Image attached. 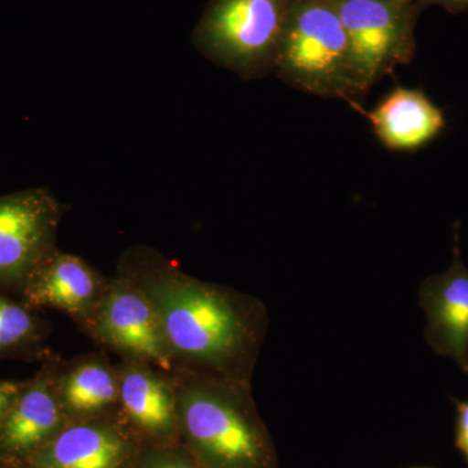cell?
Segmentation results:
<instances>
[{
  "instance_id": "14",
  "label": "cell",
  "mask_w": 468,
  "mask_h": 468,
  "mask_svg": "<svg viewBox=\"0 0 468 468\" xmlns=\"http://www.w3.org/2000/svg\"><path fill=\"white\" fill-rule=\"evenodd\" d=\"M57 390L68 423L101 418L119 409V372L101 356L58 367Z\"/></svg>"
},
{
  "instance_id": "1",
  "label": "cell",
  "mask_w": 468,
  "mask_h": 468,
  "mask_svg": "<svg viewBox=\"0 0 468 468\" xmlns=\"http://www.w3.org/2000/svg\"><path fill=\"white\" fill-rule=\"evenodd\" d=\"M116 273L131 280L149 298L175 372L251 384L270 323L260 300L187 275L175 261L147 246L126 250Z\"/></svg>"
},
{
  "instance_id": "11",
  "label": "cell",
  "mask_w": 468,
  "mask_h": 468,
  "mask_svg": "<svg viewBox=\"0 0 468 468\" xmlns=\"http://www.w3.org/2000/svg\"><path fill=\"white\" fill-rule=\"evenodd\" d=\"M119 372V410L144 435L165 440L180 433L177 393L171 372L146 363L122 360Z\"/></svg>"
},
{
  "instance_id": "15",
  "label": "cell",
  "mask_w": 468,
  "mask_h": 468,
  "mask_svg": "<svg viewBox=\"0 0 468 468\" xmlns=\"http://www.w3.org/2000/svg\"><path fill=\"white\" fill-rule=\"evenodd\" d=\"M43 324L30 311L0 292V358L27 353L41 344Z\"/></svg>"
},
{
  "instance_id": "10",
  "label": "cell",
  "mask_w": 468,
  "mask_h": 468,
  "mask_svg": "<svg viewBox=\"0 0 468 468\" xmlns=\"http://www.w3.org/2000/svg\"><path fill=\"white\" fill-rule=\"evenodd\" d=\"M58 365L48 363L24 383L0 427V451L33 455L68 423L57 390Z\"/></svg>"
},
{
  "instance_id": "9",
  "label": "cell",
  "mask_w": 468,
  "mask_h": 468,
  "mask_svg": "<svg viewBox=\"0 0 468 468\" xmlns=\"http://www.w3.org/2000/svg\"><path fill=\"white\" fill-rule=\"evenodd\" d=\"M109 279L82 258L55 251L23 291L29 307H50L84 325L100 303Z\"/></svg>"
},
{
  "instance_id": "17",
  "label": "cell",
  "mask_w": 468,
  "mask_h": 468,
  "mask_svg": "<svg viewBox=\"0 0 468 468\" xmlns=\"http://www.w3.org/2000/svg\"><path fill=\"white\" fill-rule=\"evenodd\" d=\"M455 406V446L468 463V401L452 399Z\"/></svg>"
},
{
  "instance_id": "13",
  "label": "cell",
  "mask_w": 468,
  "mask_h": 468,
  "mask_svg": "<svg viewBox=\"0 0 468 468\" xmlns=\"http://www.w3.org/2000/svg\"><path fill=\"white\" fill-rule=\"evenodd\" d=\"M387 149L417 151L433 143L446 128L443 111L421 89L397 86L372 111L360 110Z\"/></svg>"
},
{
  "instance_id": "16",
  "label": "cell",
  "mask_w": 468,
  "mask_h": 468,
  "mask_svg": "<svg viewBox=\"0 0 468 468\" xmlns=\"http://www.w3.org/2000/svg\"><path fill=\"white\" fill-rule=\"evenodd\" d=\"M140 468H202L190 455L158 452L144 460Z\"/></svg>"
},
{
  "instance_id": "8",
  "label": "cell",
  "mask_w": 468,
  "mask_h": 468,
  "mask_svg": "<svg viewBox=\"0 0 468 468\" xmlns=\"http://www.w3.org/2000/svg\"><path fill=\"white\" fill-rule=\"evenodd\" d=\"M460 224L454 227L452 263L421 282L419 303L426 314V340L436 354L449 356L468 374V270L461 258Z\"/></svg>"
},
{
  "instance_id": "6",
  "label": "cell",
  "mask_w": 468,
  "mask_h": 468,
  "mask_svg": "<svg viewBox=\"0 0 468 468\" xmlns=\"http://www.w3.org/2000/svg\"><path fill=\"white\" fill-rule=\"evenodd\" d=\"M63 207L45 187L0 196V289L23 292L57 249Z\"/></svg>"
},
{
  "instance_id": "12",
  "label": "cell",
  "mask_w": 468,
  "mask_h": 468,
  "mask_svg": "<svg viewBox=\"0 0 468 468\" xmlns=\"http://www.w3.org/2000/svg\"><path fill=\"white\" fill-rule=\"evenodd\" d=\"M131 445L103 419L69 421L32 455L33 468H125Z\"/></svg>"
},
{
  "instance_id": "7",
  "label": "cell",
  "mask_w": 468,
  "mask_h": 468,
  "mask_svg": "<svg viewBox=\"0 0 468 468\" xmlns=\"http://www.w3.org/2000/svg\"><path fill=\"white\" fill-rule=\"evenodd\" d=\"M92 340L122 360L175 372L158 315L146 294L124 276L109 279L100 303L81 326Z\"/></svg>"
},
{
  "instance_id": "3",
  "label": "cell",
  "mask_w": 468,
  "mask_h": 468,
  "mask_svg": "<svg viewBox=\"0 0 468 468\" xmlns=\"http://www.w3.org/2000/svg\"><path fill=\"white\" fill-rule=\"evenodd\" d=\"M275 73L297 90L345 101L358 112L368 94L356 75L346 33L331 0H294Z\"/></svg>"
},
{
  "instance_id": "2",
  "label": "cell",
  "mask_w": 468,
  "mask_h": 468,
  "mask_svg": "<svg viewBox=\"0 0 468 468\" xmlns=\"http://www.w3.org/2000/svg\"><path fill=\"white\" fill-rule=\"evenodd\" d=\"M180 433L202 468H277L275 445L258 414L251 384L172 372Z\"/></svg>"
},
{
  "instance_id": "18",
  "label": "cell",
  "mask_w": 468,
  "mask_h": 468,
  "mask_svg": "<svg viewBox=\"0 0 468 468\" xmlns=\"http://www.w3.org/2000/svg\"><path fill=\"white\" fill-rule=\"evenodd\" d=\"M26 381L0 380V427Z\"/></svg>"
},
{
  "instance_id": "19",
  "label": "cell",
  "mask_w": 468,
  "mask_h": 468,
  "mask_svg": "<svg viewBox=\"0 0 468 468\" xmlns=\"http://www.w3.org/2000/svg\"><path fill=\"white\" fill-rule=\"evenodd\" d=\"M420 8L430 7V5H440L451 14H461L468 11V0H418Z\"/></svg>"
},
{
  "instance_id": "4",
  "label": "cell",
  "mask_w": 468,
  "mask_h": 468,
  "mask_svg": "<svg viewBox=\"0 0 468 468\" xmlns=\"http://www.w3.org/2000/svg\"><path fill=\"white\" fill-rule=\"evenodd\" d=\"M294 0H211L196 29L197 48L242 80L275 73Z\"/></svg>"
},
{
  "instance_id": "5",
  "label": "cell",
  "mask_w": 468,
  "mask_h": 468,
  "mask_svg": "<svg viewBox=\"0 0 468 468\" xmlns=\"http://www.w3.org/2000/svg\"><path fill=\"white\" fill-rule=\"evenodd\" d=\"M365 90L411 63L417 51L418 0H331Z\"/></svg>"
}]
</instances>
